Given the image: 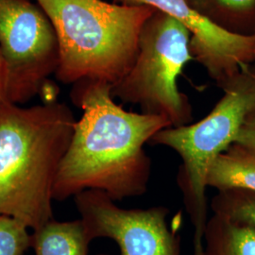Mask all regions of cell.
<instances>
[{
    "instance_id": "6da1fadb",
    "label": "cell",
    "mask_w": 255,
    "mask_h": 255,
    "mask_svg": "<svg viewBox=\"0 0 255 255\" xmlns=\"http://www.w3.org/2000/svg\"><path fill=\"white\" fill-rule=\"evenodd\" d=\"M111 90L106 82L73 84L71 100L82 115L60 165L54 201L86 190L104 192L115 201L147 191L152 164L144 147L157 132L172 126L162 117L123 109Z\"/></svg>"
},
{
    "instance_id": "e0dca14e",
    "label": "cell",
    "mask_w": 255,
    "mask_h": 255,
    "mask_svg": "<svg viewBox=\"0 0 255 255\" xmlns=\"http://www.w3.org/2000/svg\"><path fill=\"white\" fill-rule=\"evenodd\" d=\"M6 101V70L5 64L0 53V102Z\"/></svg>"
},
{
    "instance_id": "ba28073f",
    "label": "cell",
    "mask_w": 255,
    "mask_h": 255,
    "mask_svg": "<svg viewBox=\"0 0 255 255\" xmlns=\"http://www.w3.org/2000/svg\"><path fill=\"white\" fill-rule=\"evenodd\" d=\"M124 5L149 6L172 16L188 29L195 61L219 87L255 63V35H239L217 27L187 0H113Z\"/></svg>"
},
{
    "instance_id": "8992f818",
    "label": "cell",
    "mask_w": 255,
    "mask_h": 255,
    "mask_svg": "<svg viewBox=\"0 0 255 255\" xmlns=\"http://www.w3.org/2000/svg\"><path fill=\"white\" fill-rule=\"evenodd\" d=\"M0 53L6 70V101L25 104L56 73L60 50L54 27L31 0H0Z\"/></svg>"
},
{
    "instance_id": "9c48e42d",
    "label": "cell",
    "mask_w": 255,
    "mask_h": 255,
    "mask_svg": "<svg viewBox=\"0 0 255 255\" xmlns=\"http://www.w3.org/2000/svg\"><path fill=\"white\" fill-rule=\"evenodd\" d=\"M202 255H255V227L213 214L204 229Z\"/></svg>"
},
{
    "instance_id": "4fadbf2b",
    "label": "cell",
    "mask_w": 255,
    "mask_h": 255,
    "mask_svg": "<svg viewBox=\"0 0 255 255\" xmlns=\"http://www.w3.org/2000/svg\"><path fill=\"white\" fill-rule=\"evenodd\" d=\"M213 214L243 222L255 227V194L241 189L219 193L211 201Z\"/></svg>"
},
{
    "instance_id": "52a82bcc",
    "label": "cell",
    "mask_w": 255,
    "mask_h": 255,
    "mask_svg": "<svg viewBox=\"0 0 255 255\" xmlns=\"http://www.w3.org/2000/svg\"><path fill=\"white\" fill-rule=\"evenodd\" d=\"M88 238H109L120 255H182L180 238L167 223L164 206L124 209L104 192L86 190L74 197Z\"/></svg>"
},
{
    "instance_id": "7a4b0ae2",
    "label": "cell",
    "mask_w": 255,
    "mask_h": 255,
    "mask_svg": "<svg viewBox=\"0 0 255 255\" xmlns=\"http://www.w3.org/2000/svg\"><path fill=\"white\" fill-rule=\"evenodd\" d=\"M77 120L64 103L0 102V215L28 229L53 217V191Z\"/></svg>"
},
{
    "instance_id": "8fae6325",
    "label": "cell",
    "mask_w": 255,
    "mask_h": 255,
    "mask_svg": "<svg viewBox=\"0 0 255 255\" xmlns=\"http://www.w3.org/2000/svg\"><path fill=\"white\" fill-rule=\"evenodd\" d=\"M90 243L81 219H52L31 234L35 255H87Z\"/></svg>"
},
{
    "instance_id": "5bb4252c",
    "label": "cell",
    "mask_w": 255,
    "mask_h": 255,
    "mask_svg": "<svg viewBox=\"0 0 255 255\" xmlns=\"http://www.w3.org/2000/svg\"><path fill=\"white\" fill-rule=\"evenodd\" d=\"M17 219L0 215V255H24L31 248V235Z\"/></svg>"
},
{
    "instance_id": "ac0fdd59",
    "label": "cell",
    "mask_w": 255,
    "mask_h": 255,
    "mask_svg": "<svg viewBox=\"0 0 255 255\" xmlns=\"http://www.w3.org/2000/svg\"><path fill=\"white\" fill-rule=\"evenodd\" d=\"M250 68H251V69H252V70H253V71H254V72L255 73V64H253L252 66H250Z\"/></svg>"
},
{
    "instance_id": "9a60e30c",
    "label": "cell",
    "mask_w": 255,
    "mask_h": 255,
    "mask_svg": "<svg viewBox=\"0 0 255 255\" xmlns=\"http://www.w3.org/2000/svg\"><path fill=\"white\" fill-rule=\"evenodd\" d=\"M234 144L255 152V112L247 118Z\"/></svg>"
},
{
    "instance_id": "3957f363",
    "label": "cell",
    "mask_w": 255,
    "mask_h": 255,
    "mask_svg": "<svg viewBox=\"0 0 255 255\" xmlns=\"http://www.w3.org/2000/svg\"><path fill=\"white\" fill-rule=\"evenodd\" d=\"M54 27L60 61L55 76L112 86L135 62L140 34L156 9L104 0H34Z\"/></svg>"
},
{
    "instance_id": "277c9868",
    "label": "cell",
    "mask_w": 255,
    "mask_h": 255,
    "mask_svg": "<svg viewBox=\"0 0 255 255\" xmlns=\"http://www.w3.org/2000/svg\"><path fill=\"white\" fill-rule=\"evenodd\" d=\"M223 96L200 121L167 127L149 141L180 156L177 175L184 207L194 226V255H202L207 217V176L220 153L236 141L247 118L255 112V73L247 67L220 86Z\"/></svg>"
},
{
    "instance_id": "2e32d148",
    "label": "cell",
    "mask_w": 255,
    "mask_h": 255,
    "mask_svg": "<svg viewBox=\"0 0 255 255\" xmlns=\"http://www.w3.org/2000/svg\"><path fill=\"white\" fill-rule=\"evenodd\" d=\"M60 93V89L55 82H51L49 79L43 83L40 88L38 96L41 97L43 103H55L57 102V98Z\"/></svg>"
},
{
    "instance_id": "5b68a950",
    "label": "cell",
    "mask_w": 255,
    "mask_h": 255,
    "mask_svg": "<svg viewBox=\"0 0 255 255\" xmlns=\"http://www.w3.org/2000/svg\"><path fill=\"white\" fill-rule=\"evenodd\" d=\"M190 41L182 23L156 9L141 31L132 67L112 86L113 98L138 105L142 114L164 118L172 127L190 124V101L178 87L179 76L194 60Z\"/></svg>"
},
{
    "instance_id": "d6986e66",
    "label": "cell",
    "mask_w": 255,
    "mask_h": 255,
    "mask_svg": "<svg viewBox=\"0 0 255 255\" xmlns=\"http://www.w3.org/2000/svg\"></svg>"
},
{
    "instance_id": "7c38bea8",
    "label": "cell",
    "mask_w": 255,
    "mask_h": 255,
    "mask_svg": "<svg viewBox=\"0 0 255 255\" xmlns=\"http://www.w3.org/2000/svg\"><path fill=\"white\" fill-rule=\"evenodd\" d=\"M203 17L230 33L255 35V0H187Z\"/></svg>"
},
{
    "instance_id": "30bf717a",
    "label": "cell",
    "mask_w": 255,
    "mask_h": 255,
    "mask_svg": "<svg viewBox=\"0 0 255 255\" xmlns=\"http://www.w3.org/2000/svg\"><path fill=\"white\" fill-rule=\"evenodd\" d=\"M207 187L218 191L241 189L255 194V152L233 144L210 167Z\"/></svg>"
}]
</instances>
